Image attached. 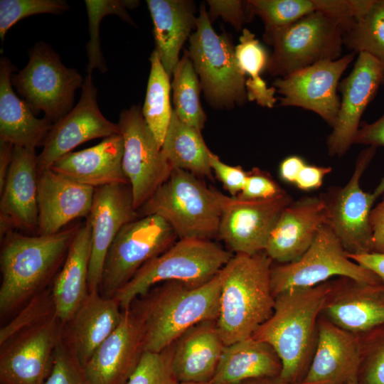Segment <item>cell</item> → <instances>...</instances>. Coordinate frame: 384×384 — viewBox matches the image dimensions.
<instances>
[{"label":"cell","mask_w":384,"mask_h":384,"mask_svg":"<svg viewBox=\"0 0 384 384\" xmlns=\"http://www.w3.org/2000/svg\"><path fill=\"white\" fill-rule=\"evenodd\" d=\"M348 257L375 274L384 283V252H370L359 255H350Z\"/></svg>","instance_id":"51"},{"label":"cell","mask_w":384,"mask_h":384,"mask_svg":"<svg viewBox=\"0 0 384 384\" xmlns=\"http://www.w3.org/2000/svg\"><path fill=\"white\" fill-rule=\"evenodd\" d=\"M43 384H92L84 366L63 338L55 349L51 371Z\"/></svg>","instance_id":"44"},{"label":"cell","mask_w":384,"mask_h":384,"mask_svg":"<svg viewBox=\"0 0 384 384\" xmlns=\"http://www.w3.org/2000/svg\"><path fill=\"white\" fill-rule=\"evenodd\" d=\"M80 226L53 235L11 231L1 239V317L24 306L53 282Z\"/></svg>","instance_id":"3"},{"label":"cell","mask_w":384,"mask_h":384,"mask_svg":"<svg viewBox=\"0 0 384 384\" xmlns=\"http://www.w3.org/2000/svg\"><path fill=\"white\" fill-rule=\"evenodd\" d=\"M122 316L117 300L89 292L73 316L64 324L63 341L81 364L114 332Z\"/></svg>","instance_id":"26"},{"label":"cell","mask_w":384,"mask_h":384,"mask_svg":"<svg viewBox=\"0 0 384 384\" xmlns=\"http://www.w3.org/2000/svg\"><path fill=\"white\" fill-rule=\"evenodd\" d=\"M330 281L277 294L272 315L252 336L274 349L282 365L279 378L287 384H300L308 371Z\"/></svg>","instance_id":"2"},{"label":"cell","mask_w":384,"mask_h":384,"mask_svg":"<svg viewBox=\"0 0 384 384\" xmlns=\"http://www.w3.org/2000/svg\"><path fill=\"white\" fill-rule=\"evenodd\" d=\"M81 87L77 105L53 124L44 139L36 158L38 172L50 169L58 159L82 143L121 133L118 124L109 121L98 107L92 74L86 75Z\"/></svg>","instance_id":"16"},{"label":"cell","mask_w":384,"mask_h":384,"mask_svg":"<svg viewBox=\"0 0 384 384\" xmlns=\"http://www.w3.org/2000/svg\"><path fill=\"white\" fill-rule=\"evenodd\" d=\"M95 188L80 184L51 169L38 174L37 235H53L70 222L87 218Z\"/></svg>","instance_id":"23"},{"label":"cell","mask_w":384,"mask_h":384,"mask_svg":"<svg viewBox=\"0 0 384 384\" xmlns=\"http://www.w3.org/2000/svg\"><path fill=\"white\" fill-rule=\"evenodd\" d=\"M235 54L240 70L250 76L245 82L247 100L262 107L272 108L277 102L276 89L273 86L267 87L260 75L267 70L270 55L247 28L242 29L239 43L235 47Z\"/></svg>","instance_id":"34"},{"label":"cell","mask_w":384,"mask_h":384,"mask_svg":"<svg viewBox=\"0 0 384 384\" xmlns=\"http://www.w3.org/2000/svg\"><path fill=\"white\" fill-rule=\"evenodd\" d=\"M352 21L315 12L284 26L265 28L263 39L272 47L266 70L284 78L320 61L340 58L343 33Z\"/></svg>","instance_id":"7"},{"label":"cell","mask_w":384,"mask_h":384,"mask_svg":"<svg viewBox=\"0 0 384 384\" xmlns=\"http://www.w3.org/2000/svg\"><path fill=\"white\" fill-rule=\"evenodd\" d=\"M326 221L325 205L320 196L292 201L282 212L264 252L279 264L294 262L307 250Z\"/></svg>","instance_id":"25"},{"label":"cell","mask_w":384,"mask_h":384,"mask_svg":"<svg viewBox=\"0 0 384 384\" xmlns=\"http://www.w3.org/2000/svg\"><path fill=\"white\" fill-rule=\"evenodd\" d=\"M383 83L384 84V76H383Z\"/></svg>","instance_id":"57"},{"label":"cell","mask_w":384,"mask_h":384,"mask_svg":"<svg viewBox=\"0 0 384 384\" xmlns=\"http://www.w3.org/2000/svg\"><path fill=\"white\" fill-rule=\"evenodd\" d=\"M272 262L262 251L252 255L235 254L225 265L216 320L225 346L252 337L272 315L275 299Z\"/></svg>","instance_id":"4"},{"label":"cell","mask_w":384,"mask_h":384,"mask_svg":"<svg viewBox=\"0 0 384 384\" xmlns=\"http://www.w3.org/2000/svg\"><path fill=\"white\" fill-rule=\"evenodd\" d=\"M286 192L266 173L254 169L248 173L240 193L241 200H267L278 197Z\"/></svg>","instance_id":"45"},{"label":"cell","mask_w":384,"mask_h":384,"mask_svg":"<svg viewBox=\"0 0 384 384\" xmlns=\"http://www.w3.org/2000/svg\"><path fill=\"white\" fill-rule=\"evenodd\" d=\"M355 55L351 52L337 60L320 61L277 78L272 85L282 95L279 105L311 111L333 127L340 108V79Z\"/></svg>","instance_id":"15"},{"label":"cell","mask_w":384,"mask_h":384,"mask_svg":"<svg viewBox=\"0 0 384 384\" xmlns=\"http://www.w3.org/2000/svg\"><path fill=\"white\" fill-rule=\"evenodd\" d=\"M250 16L256 15L265 28L282 27L315 12L329 14V0H248Z\"/></svg>","instance_id":"38"},{"label":"cell","mask_w":384,"mask_h":384,"mask_svg":"<svg viewBox=\"0 0 384 384\" xmlns=\"http://www.w3.org/2000/svg\"><path fill=\"white\" fill-rule=\"evenodd\" d=\"M35 149L14 147L11 166L0 191L1 239L14 230L37 235L38 169Z\"/></svg>","instance_id":"21"},{"label":"cell","mask_w":384,"mask_h":384,"mask_svg":"<svg viewBox=\"0 0 384 384\" xmlns=\"http://www.w3.org/2000/svg\"><path fill=\"white\" fill-rule=\"evenodd\" d=\"M208 17L211 23L220 16L230 23L236 30H242V26L249 20L246 1L208 0Z\"/></svg>","instance_id":"46"},{"label":"cell","mask_w":384,"mask_h":384,"mask_svg":"<svg viewBox=\"0 0 384 384\" xmlns=\"http://www.w3.org/2000/svg\"><path fill=\"white\" fill-rule=\"evenodd\" d=\"M137 218L129 183H114L95 188L87 218L91 226L89 292L99 291L104 262L117 235L124 225Z\"/></svg>","instance_id":"19"},{"label":"cell","mask_w":384,"mask_h":384,"mask_svg":"<svg viewBox=\"0 0 384 384\" xmlns=\"http://www.w3.org/2000/svg\"><path fill=\"white\" fill-rule=\"evenodd\" d=\"M175 342L158 352L144 351L126 384H179L174 365Z\"/></svg>","instance_id":"40"},{"label":"cell","mask_w":384,"mask_h":384,"mask_svg":"<svg viewBox=\"0 0 384 384\" xmlns=\"http://www.w3.org/2000/svg\"><path fill=\"white\" fill-rule=\"evenodd\" d=\"M359 384H384V326L360 336Z\"/></svg>","instance_id":"41"},{"label":"cell","mask_w":384,"mask_h":384,"mask_svg":"<svg viewBox=\"0 0 384 384\" xmlns=\"http://www.w3.org/2000/svg\"><path fill=\"white\" fill-rule=\"evenodd\" d=\"M330 166L308 165L299 172L294 185L302 191L317 189L322 185L324 177L331 172Z\"/></svg>","instance_id":"48"},{"label":"cell","mask_w":384,"mask_h":384,"mask_svg":"<svg viewBox=\"0 0 384 384\" xmlns=\"http://www.w3.org/2000/svg\"><path fill=\"white\" fill-rule=\"evenodd\" d=\"M321 314L358 336L384 326V283L343 277L331 280Z\"/></svg>","instance_id":"20"},{"label":"cell","mask_w":384,"mask_h":384,"mask_svg":"<svg viewBox=\"0 0 384 384\" xmlns=\"http://www.w3.org/2000/svg\"><path fill=\"white\" fill-rule=\"evenodd\" d=\"M376 149L368 146L359 154L352 176L345 186L331 187L320 195L326 208V224L350 255L373 251L370 215L375 202L384 194V176L371 193L363 191L360 182Z\"/></svg>","instance_id":"9"},{"label":"cell","mask_w":384,"mask_h":384,"mask_svg":"<svg viewBox=\"0 0 384 384\" xmlns=\"http://www.w3.org/2000/svg\"><path fill=\"white\" fill-rule=\"evenodd\" d=\"M225 196L196 175L173 169L169 178L137 212L139 218H163L179 239L211 240L218 237Z\"/></svg>","instance_id":"5"},{"label":"cell","mask_w":384,"mask_h":384,"mask_svg":"<svg viewBox=\"0 0 384 384\" xmlns=\"http://www.w3.org/2000/svg\"><path fill=\"white\" fill-rule=\"evenodd\" d=\"M224 344L216 320L200 322L176 341L173 365L180 383H209L219 364Z\"/></svg>","instance_id":"28"},{"label":"cell","mask_w":384,"mask_h":384,"mask_svg":"<svg viewBox=\"0 0 384 384\" xmlns=\"http://www.w3.org/2000/svg\"><path fill=\"white\" fill-rule=\"evenodd\" d=\"M354 144L384 147V114L373 122H364L359 127Z\"/></svg>","instance_id":"49"},{"label":"cell","mask_w":384,"mask_h":384,"mask_svg":"<svg viewBox=\"0 0 384 384\" xmlns=\"http://www.w3.org/2000/svg\"><path fill=\"white\" fill-rule=\"evenodd\" d=\"M225 273V266L198 287L164 282L134 299L129 307L142 325L144 351H162L196 324L217 320Z\"/></svg>","instance_id":"1"},{"label":"cell","mask_w":384,"mask_h":384,"mask_svg":"<svg viewBox=\"0 0 384 384\" xmlns=\"http://www.w3.org/2000/svg\"><path fill=\"white\" fill-rule=\"evenodd\" d=\"M142 325L128 307L114 332L85 365L92 384H126L144 351Z\"/></svg>","instance_id":"22"},{"label":"cell","mask_w":384,"mask_h":384,"mask_svg":"<svg viewBox=\"0 0 384 384\" xmlns=\"http://www.w3.org/2000/svg\"><path fill=\"white\" fill-rule=\"evenodd\" d=\"M151 69L142 108L143 117L161 147L174 110L170 103V77L165 70L158 53L150 56Z\"/></svg>","instance_id":"35"},{"label":"cell","mask_w":384,"mask_h":384,"mask_svg":"<svg viewBox=\"0 0 384 384\" xmlns=\"http://www.w3.org/2000/svg\"><path fill=\"white\" fill-rule=\"evenodd\" d=\"M211 23L202 4L196 28L189 38L188 55L212 107L242 105L247 100L245 75L238 67L230 38L225 33L218 34Z\"/></svg>","instance_id":"8"},{"label":"cell","mask_w":384,"mask_h":384,"mask_svg":"<svg viewBox=\"0 0 384 384\" xmlns=\"http://www.w3.org/2000/svg\"><path fill=\"white\" fill-rule=\"evenodd\" d=\"M118 125L124 144L122 169L137 210L169 178L173 168L146 124L139 105L122 110Z\"/></svg>","instance_id":"13"},{"label":"cell","mask_w":384,"mask_h":384,"mask_svg":"<svg viewBox=\"0 0 384 384\" xmlns=\"http://www.w3.org/2000/svg\"><path fill=\"white\" fill-rule=\"evenodd\" d=\"M161 149L173 169L188 171L198 177L213 178L210 164L212 151L201 132L181 121L174 112Z\"/></svg>","instance_id":"33"},{"label":"cell","mask_w":384,"mask_h":384,"mask_svg":"<svg viewBox=\"0 0 384 384\" xmlns=\"http://www.w3.org/2000/svg\"><path fill=\"white\" fill-rule=\"evenodd\" d=\"M334 277L367 283L383 282L373 272L351 260L332 229L324 224L298 260L272 266V289L275 297L287 290L316 286Z\"/></svg>","instance_id":"11"},{"label":"cell","mask_w":384,"mask_h":384,"mask_svg":"<svg viewBox=\"0 0 384 384\" xmlns=\"http://www.w3.org/2000/svg\"><path fill=\"white\" fill-rule=\"evenodd\" d=\"M179 384H212V383L209 382V383H179Z\"/></svg>","instance_id":"55"},{"label":"cell","mask_w":384,"mask_h":384,"mask_svg":"<svg viewBox=\"0 0 384 384\" xmlns=\"http://www.w3.org/2000/svg\"><path fill=\"white\" fill-rule=\"evenodd\" d=\"M14 149L11 144L0 141V191L4 187L11 166Z\"/></svg>","instance_id":"53"},{"label":"cell","mask_w":384,"mask_h":384,"mask_svg":"<svg viewBox=\"0 0 384 384\" xmlns=\"http://www.w3.org/2000/svg\"><path fill=\"white\" fill-rule=\"evenodd\" d=\"M306 164L302 157L296 155L289 156L279 165V176L284 181L294 184L299 172Z\"/></svg>","instance_id":"52"},{"label":"cell","mask_w":384,"mask_h":384,"mask_svg":"<svg viewBox=\"0 0 384 384\" xmlns=\"http://www.w3.org/2000/svg\"><path fill=\"white\" fill-rule=\"evenodd\" d=\"M212 171L232 197H236L243 188L248 173L240 166H233L222 161L213 154L210 156Z\"/></svg>","instance_id":"47"},{"label":"cell","mask_w":384,"mask_h":384,"mask_svg":"<svg viewBox=\"0 0 384 384\" xmlns=\"http://www.w3.org/2000/svg\"><path fill=\"white\" fill-rule=\"evenodd\" d=\"M123 151L120 133L104 138L92 147L65 154L50 169L95 188L114 183H129L122 169Z\"/></svg>","instance_id":"27"},{"label":"cell","mask_w":384,"mask_h":384,"mask_svg":"<svg viewBox=\"0 0 384 384\" xmlns=\"http://www.w3.org/2000/svg\"><path fill=\"white\" fill-rule=\"evenodd\" d=\"M55 314L50 287L33 297L0 329V346L14 335Z\"/></svg>","instance_id":"43"},{"label":"cell","mask_w":384,"mask_h":384,"mask_svg":"<svg viewBox=\"0 0 384 384\" xmlns=\"http://www.w3.org/2000/svg\"><path fill=\"white\" fill-rule=\"evenodd\" d=\"M146 4L154 25V50L171 78L183 44L196 28L195 4L188 0H147Z\"/></svg>","instance_id":"31"},{"label":"cell","mask_w":384,"mask_h":384,"mask_svg":"<svg viewBox=\"0 0 384 384\" xmlns=\"http://www.w3.org/2000/svg\"><path fill=\"white\" fill-rule=\"evenodd\" d=\"M63 328L64 323L54 314L1 345V384H43L51 371Z\"/></svg>","instance_id":"14"},{"label":"cell","mask_w":384,"mask_h":384,"mask_svg":"<svg viewBox=\"0 0 384 384\" xmlns=\"http://www.w3.org/2000/svg\"><path fill=\"white\" fill-rule=\"evenodd\" d=\"M233 257L211 240L179 239L161 255L146 262L115 294L122 310L152 287L168 281L191 287L213 279Z\"/></svg>","instance_id":"6"},{"label":"cell","mask_w":384,"mask_h":384,"mask_svg":"<svg viewBox=\"0 0 384 384\" xmlns=\"http://www.w3.org/2000/svg\"><path fill=\"white\" fill-rule=\"evenodd\" d=\"M177 235L161 217L149 215L127 223L107 254L100 294L113 298L148 261L176 242Z\"/></svg>","instance_id":"12"},{"label":"cell","mask_w":384,"mask_h":384,"mask_svg":"<svg viewBox=\"0 0 384 384\" xmlns=\"http://www.w3.org/2000/svg\"><path fill=\"white\" fill-rule=\"evenodd\" d=\"M83 82L79 72L65 67L43 42L32 48L27 65L11 75L12 85L31 110L43 111L53 124L71 110L75 92Z\"/></svg>","instance_id":"10"},{"label":"cell","mask_w":384,"mask_h":384,"mask_svg":"<svg viewBox=\"0 0 384 384\" xmlns=\"http://www.w3.org/2000/svg\"><path fill=\"white\" fill-rule=\"evenodd\" d=\"M69 9L63 0H1L0 38L2 41L9 29L16 22L40 14H59Z\"/></svg>","instance_id":"42"},{"label":"cell","mask_w":384,"mask_h":384,"mask_svg":"<svg viewBox=\"0 0 384 384\" xmlns=\"http://www.w3.org/2000/svg\"><path fill=\"white\" fill-rule=\"evenodd\" d=\"M360 363V336L338 327L321 314L316 349L300 384H346L357 380Z\"/></svg>","instance_id":"24"},{"label":"cell","mask_w":384,"mask_h":384,"mask_svg":"<svg viewBox=\"0 0 384 384\" xmlns=\"http://www.w3.org/2000/svg\"><path fill=\"white\" fill-rule=\"evenodd\" d=\"M173 77L174 113L181 121L201 132L207 117L200 102V80L188 51L180 59Z\"/></svg>","instance_id":"36"},{"label":"cell","mask_w":384,"mask_h":384,"mask_svg":"<svg viewBox=\"0 0 384 384\" xmlns=\"http://www.w3.org/2000/svg\"><path fill=\"white\" fill-rule=\"evenodd\" d=\"M241 384H287L279 377L252 379L245 381Z\"/></svg>","instance_id":"54"},{"label":"cell","mask_w":384,"mask_h":384,"mask_svg":"<svg viewBox=\"0 0 384 384\" xmlns=\"http://www.w3.org/2000/svg\"><path fill=\"white\" fill-rule=\"evenodd\" d=\"M91 226L88 220L80 226L66 258L50 289L55 314L65 324L89 294Z\"/></svg>","instance_id":"30"},{"label":"cell","mask_w":384,"mask_h":384,"mask_svg":"<svg viewBox=\"0 0 384 384\" xmlns=\"http://www.w3.org/2000/svg\"><path fill=\"white\" fill-rule=\"evenodd\" d=\"M383 76L384 64L367 53H358L352 70L339 82L340 108L326 141L331 156L344 155L354 144L361 116L383 83Z\"/></svg>","instance_id":"18"},{"label":"cell","mask_w":384,"mask_h":384,"mask_svg":"<svg viewBox=\"0 0 384 384\" xmlns=\"http://www.w3.org/2000/svg\"><path fill=\"white\" fill-rule=\"evenodd\" d=\"M292 201L287 193L253 201L226 196L218 237L236 254L252 255L262 252L282 212Z\"/></svg>","instance_id":"17"},{"label":"cell","mask_w":384,"mask_h":384,"mask_svg":"<svg viewBox=\"0 0 384 384\" xmlns=\"http://www.w3.org/2000/svg\"><path fill=\"white\" fill-rule=\"evenodd\" d=\"M15 66L2 57L0 60V141L14 147L33 148L41 145L53 123L38 119L28 104L14 92L11 82Z\"/></svg>","instance_id":"29"},{"label":"cell","mask_w":384,"mask_h":384,"mask_svg":"<svg viewBox=\"0 0 384 384\" xmlns=\"http://www.w3.org/2000/svg\"><path fill=\"white\" fill-rule=\"evenodd\" d=\"M87 18L90 40L87 44L88 63L87 74H92L94 69L100 72L107 71L106 64L102 54L100 42V25L103 17L114 14L132 25L133 20L127 12V9H134L139 5V1L130 0H86L85 1Z\"/></svg>","instance_id":"39"},{"label":"cell","mask_w":384,"mask_h":384,"mask_svg":"<svg viewBox=\"0 0 384 384\" xmlns=\"http://www.w3.org/2000/svg\"><path fill=\"white\" fill-rule=\"evenodd\" d=\"M343 46L367 53L384 64V0H374L368 10L345 29Z\"/></svg>","instance_id":"37"},{"label":"cell","mask_w":384,"mask_h":384,"mask_svg":"<svg viewBox=\"0 0 384 384\" xmlns=\"http://www.w3.org/2000/svg\"><path fill=\"white\" fill-rule=\"evenodd\" d=\"M282 365L274 349L252 337L225 346L212 384H241L258 378H278Z\"/></svg>","instance_id":"32"},{"label":"cell","mask_w":384,"mask_h":384,"mask_svg":"<svg viewBox=\"0 0 384 384\" xmlns=\"http://www.w3.org/2000/svg\"><path fill=\"white\" fill-rule=\"evenodd\" d=\"M346 384H359L358 380H352L347 382Z\"/></svg>","instance_id":"56"},{"label":"cell","mask_w":384,"mask_h":384,"mask_svg":"<svg viewBox=\"0 0 384 384\" xmlns=\"http://www.w3.org/2000/svg\"><path fill=\"white\" fill-rule=\"evenodd\" d=\"M370 223L373 233L372 252H384V194L381 201L370 213Z\"/></svg>","instance_id":"50"}]
</instances>
